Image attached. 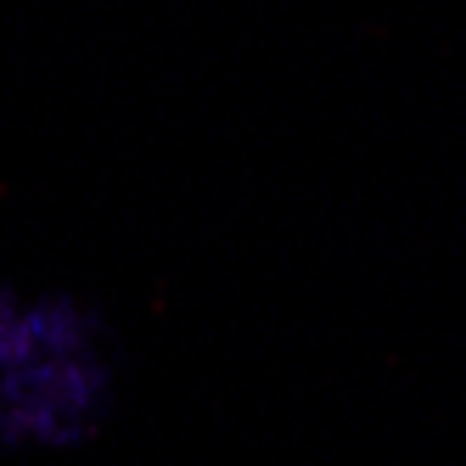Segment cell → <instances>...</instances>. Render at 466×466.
I'll list each match as a JSON object with an SVG mask.
<instances>
[{
	"label": "cell",
	"mask_w": 466,
	"mask_h": 466,
	"mask_svg": "<svg viewBox=\"0 0 466 466\" xmlns=\"http://www.w3.org/2000/svg\"><path fill=\"white\" fill-rule=\"evenodd\" d=\"M79 365V315L0 281V432H56Z\"/></svg>",
	"instance_id": "cell-1"
}]
</instances>
